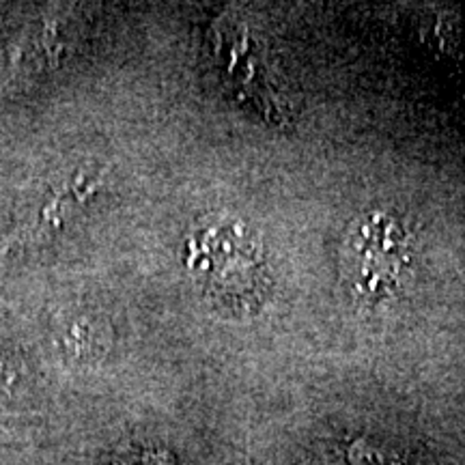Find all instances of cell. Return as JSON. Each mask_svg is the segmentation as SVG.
<instances>
[{
  "mask_svg": "<svg viewBox=\"0 0 465 465\" xmlns=\"http://www.w3.org/2000/svg\"><path fill=\"white\" fill-rule=\"evenodd\" d=\"M416 270V235L399 213L373 209L347 229L341 278L347 295L362 308L386 311L399 304Z\"/></svg>",
  "mask_w": 465,
  "mask_h": 465,
  "instance_id": "cell-1",
  "label": "cell"
},
{
  "mask_svg": "<svg viewBox=\"0 0 465 465\" xmlns=\"http://www.w3.org/2000/svg\"><path fill=\"white\" fill-rule=\"evenodd\" d=\"M185 265L196 284L231 315L257 312L270 295V263L261 237L224 218L190 237Z\"/></svg>",
  "mask_w": 465,
  "mask_h": 465,
  "instance_id": "cell-2",
  "label": "cell"
},
{
  "mask_svg": "<svg viewBox=\"0 0 465 465\" xmlns=\"http://www.w3.org/2000/svg\"><path fill=\"white\" fill-rule=\"evenodd\" d=\"M124 465H173V461L168 457L155 455V452H144V455L132 457L130 461Z\"/></svg>",
  "mask_w": 465,
  "mask_h": 465,
  "instance_id": "cell-3",
  "label": "cell"
}]
</instances>
